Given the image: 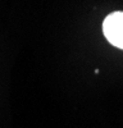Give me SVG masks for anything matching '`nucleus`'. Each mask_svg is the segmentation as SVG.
I'll return each mask as SVG.
<instances>
[{"mask_svg":"<svg viewBox=\"0 0 123 128\" xmlns=\"http://www.w3.org/2000/svg\"><path fill=\"white\" fill-rule=\"evenodd\" d=\"M102 32L113 46L123 50V12L110 13L102 22Z\"/></svg>","mask_w":123,"mask_h":128,"instance_id":"f257e3e1","label":"nucleus"}]
</instances>
